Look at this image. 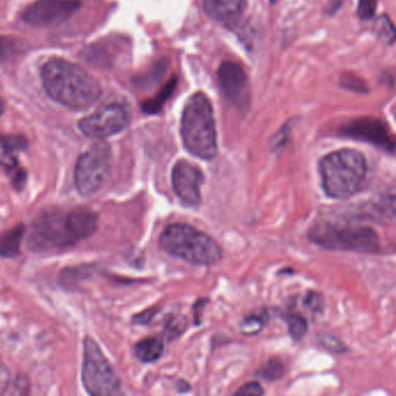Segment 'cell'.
<instances>
[{
  "label": "cell",
  "mask_w": 396,
  "mask_h": 396,
  "mask_svg": "<svg viewBox=\"0 0 396 396\" xmlns=\"http://www.w3.org/2000/svg\"><path fill=\"white\" fill-rule=\"evenodd\" d=\"M41 80L49 97L71 110L89 108L101 96L99 82L66 59H54L45 63Z\"/></svg>",
  "instance_id": "2"
},
{
  "label": "cell",
  "mask_w": 396,
  "mask_h": 396,
  "mask_svg": "<svg viewBox=\"0 0 396 396\" xmlns=\"http://www.w3.org/2000/svg\"><path fill=\"white\" fill-rule=\"evenodd\" d=\"M83 383L94 396L120 395L121 381L99 345L87 337L84 341Z\"/></svg>",
  "instance_id": "8"
},
{
  "label": "cell",
  "mask_w": 396,
  "mask_h": 396,
  "mask_svg": "<svg viewBox=\"0 0 396 396\" xmlns=\"http://www.w3.org/2000/svg\"><path fill=\"white\" fill-rule=\"evenodd\" d=\"M284 373H285V367H284L283 362L278 359H271L263 366L258 372V376L267 381H274V380L281 379Z\"/></svg>",
  "instance_id": "18"
},
{
  "label": "cell",
  "mask_w": 396,
  "mask_h": 396,
  "mask_svg": "<svg viewBox=\"0 0 396 396\" xmlns=\"http://www.w3.org/2000/svg\"><path fill=\"white\" fill-rule=\"evenodd\" d=\"M186 328V318L185 317H175L173 321H170L166 327V332L170 337H177L182 332H184Z\"/></svg>",
  "instance_id": "22"
},
{
  "label": "cell",
  "mask_w": 396,
  "mask_h": 396,
  "mask_svg": "<svg viewBox=\"0 0 396 396\" xmlns=\"http://www.w3.org/2000/svg\"><path fill=\"white\" fill-rule=\"evenodd\" d=\"M175 87H176V80H170L169 83L163 87L161 92L156 97L143 103V106H142L143 107V110L149 114L157 113L162 108L163 103H166L168 98L171 96L173 90H175Z\"/></svg>",
  "instance_id": "17"
},
{
  "label": "cell",
  "mask_w": 396,
  "mask_h": 396,
  "mask_svg": "<svg viewBox=\"0 0 396 396\" xmlns=\"http://www.w3.org/2000/svg\"><path fill=\"white\" fill-rule=\"evenodd\" d=\"M10 371L5 366H0V395L6 393V390L10 385Z\"/></svg>",
  "instance_id": "27"
},
{
  "label": "cell",
  "mask_w": 396,
  "mask_h": 396,
  "mask_svg": "<svg viewBox=\"0 0 396 396\" xmlns=\"http://www.w3.org/2000/svg\"><path fill=\"white\" fill-rule=\"evenodd\" d=\"M15 54V45L8 38L0 36V62H5Z\"/></svg>",
  "instance_id": "23"
},
{
  "label": "cell",
  "mask_w": 396,
  "mask_h": 396,
  "mask_svg": "<svg viewBox=\"0 0 396 396\" xmlns=\"http://www.w3.org/2000/svg\"><path fill=\"white\" fill-rule=\"evenodd\" d=\"M97 228V214L85 208L43 212L31 224L28 248L36 252L71 248L92 236Z\"/></svg>",
  "instance_id": "1"
},
{
  "label": "cell",
  "mask_w": 396,
  "mask_h": 396,
  "mask_svg": "<svg viewBox=\"0 0 396 396\" xmlns=\"http://www.w3.org/2000/svg\"><path fill=\"white\" fill-rule=\"evenodd\" d=\"M131 124V113L120 103H110L83 117L78 124L80 131L87 138L103 140L124 131Z\"/></svg>",
  "instance_id": "9"
},
{
  "label": "cell",
  "mask_w": 396,
  "mask_h": 396,
  "mask_svg": "<svg viewBox=\"0 0 396 396\" xmlns=\"http://www.w3.org/2000/svg\"><path fill=\"white\" fill-rule=\"evenodd\" d=\"M265 324V318L261 315H251L245 318L241 324V331L247 336L258 334Z\"/></svg>",
  "instance_id": "20"
},
{
  "label": "cell",
  "mask_w": 396,
  "mask_h": 396,
  "mask_svg": "<svg viewBox=\"0 0 396 396\" xmlns=\"http://www.w3.org/2000/svg\"><path fill=\"white\" fill-rule=\"evenodd\" d=\"M3 110H5V103H3V100L0 98V115L3 113Z\"/></svg>",
  "instance_id": "29"
},
{
  "label": "cell",
  "mask_w": 396,
  "mask_h": 396,
  "mask_svg": "<svg viewBox=\"0 0 396 396\" xmlns=\"http://www.w3.org/2000/svg\"><path fill=\"white\" fill-rule=\"evenodd\" d=\"M155 311L154 310H147V311H143V313L138 314L134 317V323L138 324H145L149 323L152 321V316H154Z\"/></svg>",
  "instance_id": "28"
},
{
  "label": "cell",
  "mask_w": 396,
  "mask_h": 396,
  "mask_svg": "<svg viewBox=\"0 0 396 396\" xmlns=\"http://www.w3.org/2000/svg\"><path fill=\"white\" fill-rule=\"evenodd\" d=\"M159 245L166 254L193 265H214L222 257L213 238L189 224H170L161 235Z\"/></svg>",
  "instance_id": "5"
},
{
  "label": "cell",
  "mask_w": 396,
  "mask_h": 396,
  "mask_svg": "<svg viewBox=\"0 0 396 396\" xmlns=\"http://www.w3.org/2000/svg\"><path fill=\"white\" fill-rule=\"evenodd\" d=\"M321 342H322V344H323L328 350H330V351L343 352L346 350V346H345L339 339L332 337V336H329V335H323V336L321 337Z\"/></svg>",
  "instance_id": "25"
},
{
  "label": "cell",
  "mask_w": 396,
  "mask_h": 396,
  "mask_svg": "<svg viewBox=\"0 0 396 396\" xmlns=\"http://www.w3.org/2000/svg\"><path fill=\"white\" fill-rule=\"evenodd\" d=\"M112 170V150L108 143L96 142L77 161L75 184L84 197H90L106 183Z\"/></svg>",
  "instance_id": "7"
},
{
  "label": "cell",
  "mask_w": 396,
  "mask_h": 396,
  "mask_svg": "<svg viewBox=\"0 0 396 396\" xmlns=\"http://www.w3.org/2000/svg\"><path fill=\"white\" fill-rule=\"evenodd\" d=\"M345 133L351 135L353 138H360L376 145V147H381L388 152H393V140L390 138L388 129L380 121L373 119H359L352 121V124L345 128Z\"/></svg>",
  "instance_id": "13"
},
{
  "label": "cell",
  "mask_w": 396,
  "mask_h": 396,
  "mask_svg": "<svg viewBox=\"0 0 396 396\" xmlns=\"http://www.w3.org/2000/svg\"><path fill=\"white\" fill-rule=\"evenodd\" d=\"M135 355L141 362H154L161 358L164 352V344L159 338L149 337L135 345Z\"/></svg>",
  "instance_id": "16"
},
{
  "label": "cell",
  "mask_w": 396,
  "mask_h": 396,
  "mask_svg": "<svg viewBox=\"0 0 396 396\" xmlns=\"http://www.w3.org/2000/svg\"><path fill=\"white\" fill-rule=\"evenodd\" d=\"M309 240L329 250L374 254L379 250V236L372 228L346 222L322 220L310 228Z\"/></svg>",
  "instance_id": "6"
},
{
  "label": "cell",
  "mask_w": 396,
  "mask_h": 396,
  "mask_svg": "<svg viewBox=\"0 0 396 396\" xmlns=\"http://www.w3.org/2000/svg\"><path fill=\"white\" fill-rule=\"evenodd\" d=\"M0 145L3 147L5 152L12 154L14 150H20V149L26 148L27 142L22 136H3L0 135Z\"/></svg>",
  "instance_id": "21"
},
{
  "label": "cell",
  "mask_w": 396,
  "mask_h": 396,
  "mask_svg": "<svg viewBox=\"0 0 396 396\" xmlns=\"http://www.w3.org/2000/svg\"><path fill=\"white\" fill-rule=\"evenodd\" d=\"M203 3L207 15L217 21L235 20L247 7V0H203Z\"/></svg>",
  "instance_id": "14"
},
{
  "label": "cell",
  "mask_w": 396,
  "mask_h": 396,
  "mask_svg": "<svg viewBox=\"0 0 396 396\" xmlns=\"http://www.w3.org/2000/svg\"><path fill=\"white\" fill-rule=\"evenodd\" d=\"M221 90L235 105L247 103L249 96L248 76L237 63L223 62L217 71Z\"/></svg>",
  "instance_id": "12"
},
{
  "label": "cell",
  "mask_w": 396,
  "mask_h": 396,
  "mask_svg": "<svg viewBox=\"0 0 396 396\" xmlns=\"http://www.w3.org/2000/svg\"><path fill=\"white\" fill-rule=\"evenodd\" d=\"M287 322H288V330L293 339L300 341L306 336L307 331H308V323L300 314H292L287 317Z\"/></svg>",
  "instance_id": "19"
},
{
  "label": "cell",
  "mask_w": 396,
  "mask_h": 396,
  "mask_svg": "<svg viewBox=\"0 0 396 396\" xmlns=\"http://www.w3.org/2000/svg\"><path fill=\"white\" fill-rule=\"evenodd\" d=\"M205 176L199 166L189 161H179L173 166V187L184 206L198 207L201 203V186Z\"/></svg>",
  "instance_id": "11"
},
{
  "label": "cell",
  "mask_w": 396,
  "mask_h": 396,
  "mask_svg": "<svg viewBox=\"0 0 396 396\" xmlns=\"http://www.w3.org/2000/svg\"><path fill=\"white\" fill-rule=\"evenodd\" d=\"M318 169L328 197L348 199L362 190L367 175V163L362 152L342 149L324 156Z\"/></svg>",
  "instance_id": "3"
},
{
  "label": "cell",
  "mask_w": 396,
  "mask_h": 396,
  "mask_svg": "<svg viewBox=\"0 0 396 396\" xmlns=\"http://www.w3.org/2000/svg\"><path fill=\"white\" fill-rule=\"evenodd\" d=\"M80 5L78 0H36L24 10L22 20L31 27H50L70 19Z\"/></svg>",
  "instance_id": "10"
},
{
  "label": "cell",
  "mask_w": 396,
  "mask_h": 396,
  "mask_svg": "<svg viewBox=\"0 0 396 396\" xmlns=\"http://www.w3.org/2000/svg\"><path fill=\"white\" fill-rule=\"evenodd\" d=\"M235 394H236V395L259 396L264 394V390H263L262 386H261L258 383L252 381V383H249L244 385V386H242Z\"/></svg>",
  "instance_id": "26"
},
{
  "label": "cell",
  "mask_w": 396,
  "mask_h": 396,
  "mask_svg": "<svg viewBox=\"0 0 396 396\" xmlns=\"http://www.w3.org/2000/svg\"><path fill=\"white\" fill-rule=\"evenodd\" d=\"M180 131L184 145L192 155L205 161H210L217 155L213 106L206 94L198 92L187 100Z\"/></svg>",
  "instance_id": "4"
},
{
  "label": "cell",
  "mask_w": 396,
  "mask_h": 396,
  "mask_svg": "<svg viewBox=\"0 0 396 396\" xmlns=\"http://www.w3.org/2000/svg\"><path fill=\"white\" fill-rule=\"evenodd\" d=\"M376 0H359L358 14L362 19L373 17L376 10Z\"/></svg>",
  "instance_id": "24"
},
{
  "label": "cell",
  "mask_w": 396,
  "mask_h": 396,
  "mask_svg": "<svg viewBox=\"0 0 396 396\" xmlns=\"http://www.w3.org/2000/svg\"><path fill=\"white\" fill-rule=\"evenodd\" d=\"M26 227L17 224L0 235V257L15 258L20 254L21 241L24 236Z\"/></svg>",
  "instance_id": "15"
}]
</instances>
